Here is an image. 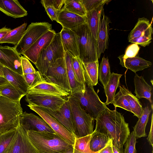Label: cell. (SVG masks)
Returning a JSON list of instances; mask_svg holds the SVG:
<instances>
[{"instance_id": "d6a6232c", "label": "cell", "mask_w": 153, "mask_h": 153, "mask_svg": "<svg viewBox=\"0 0 153 153\" xmlns=\"http://www.w3.org/2000/svg\"><path fill=\"white\" fill-rule=\"evenodd\" d=\"M0 95L13 101H20L26 94L10 83L0 85Z\"/></svg>"}, {"instance_id": "9a60e30c", "label": "cell", "mask_w": 153, "mask_h": 153, "mask_svg": "<svg viewBox=\"0 0 153 153\" xmlns=\"http://www.w3.org/2000/svg\"><path fill=\"white\" fill-rule=\"evenodd\" d=\"M0 63L4 66L23 75L21 56L13 47L0 45Z\"/></svg>"}, {"instance_id": "52a82bcc", "label": "cell", "mask_w": 153, "mask_h": 153, "mask_svg": "<svg viewBox=\"0 0 153 153\" xmlns=\"http://www.w3.org/2000/svg\"><path fill=\"white\" fill-rule=\"evenodd\" d=\"M69 100L74 121L73 134L79 138L91 134L94 132V119L80 106L78 101L72 95L67 97Z\"/></svg>"}, {"instance_id": "4dcf8cb0", "label": "cell", "mask_w": 153, "mask_h": 153, "mask_svg": "<svg viewBox=\"0 0 153 153\" xmlns=\"http://www.w3.org/2000/svg\"><path fill=\"white\" fill-rule=\"evenodd\" d=\"M85 80L90 82L93 86L98 83L99 72L98 60L86 63L83 62Z\"/></svg>"}, {"instance_id": "4fadbf2b", "label": "cell", "mask_w": 153, "mask_h": 153, "mask_svg": "<svg viewBox=\"0 0 153 153\" xmlns=\"http://www.w3.org/2000/svg\"><path fill=\"white\" fill-rule=\"evenodd\" d=\"M6 153H39L20 125L15 138Z\"/></svg>"}, {"instance_id": "f1b7e54d", "label": "cell", "mask_w": 153, "mask_h": 153, "mask_svg": "<svg viewBox=\"0 0 153 153\" xmlns=\"http://www.w3.org/2000/svg\"><path fill=\"white\" fill-rule=\"evenodd\" d=\"M144 111L142 115L139 118L138 121L133 127L134 132L136 137L140 138L146 137L147 134L145 132L146 124L148 121L150 114L153 110V104H151V108L148 106L143 108Z\"/></svg>"}, {"instance_id": "4316f807", "label": "cell", "mask_w": 153, "mask_h": 153, "mask_svg": "<svg viewBox=\"0 0 153 153\" xmlns=\"http://www.w3.org/2000/svg\"><path fill=\"white\" fill-rule=\"evenodd\" d=\"M119 88L120 90L128 100L131 109V112L134 116L139 118L143 114L144 109L139 100L124 85H120Z\"/></svg>"}, {"instance_id": "3957f363", "label": "cell", "mask_w": 153, "mask_h": 153, "mask_svg": "<svg viewBox=\"0 0 153 153\" xmlns=\"http://www.w3.org/2000/svg\"><path fill=\"white\" fill-rule=\"evenodd\" d=\"M22 113L20 101H13L0 95V134L17 129Z\"/></svg>"}, {"instance_id": "db71d44e", "label": "cell", "mask_w": 153, "mask_h": 153, "mask_svg": "<svg viewBox=\"0 0 153 153\" xmlns=\"http://www.w3.org/2000/svg\"><path fill=\"white\" fill-rule=\"evenodd\" d=\"M8 82L4 77L0 76V85L6 84Z\"/></svg>"}, {"instance_id": "e0dca14e", "label": "cell", "mask_w": 153, "mask_h": 153, "mask_svg": "<svg viewBox=\"0 0 153 153\" xmlns=\"http://www.w3.org/2000/svg\"><path fill=\"white\" fill-rule=\"evenodd\" d=\"M56 22L62 28L72 30L86 23V17L73 13L63 7L59 11Z\"/></svg>"}, {"instance_id": "603a6c76", "label": "cell", "mask_w": 153, "mask_h": 153, "mask_svg": "<svg viewBox=\"0 0 153 153\" xmlns=\"http://www.w3.org/2000/svg\"><path fill=\"white\" fill-rule=\"evenodd\" d=\"M4 77L15 88L26 94L29 89L23 75L5 67L3 68Z\"/></svg>"}, {"instance_id": "ba28073f", "label": "cell", "mask_w": 153, "mask_h": 153, "mask_svg": "<svg viewBox=\"0 0 153 153\" xmlns=\"http://www.w3.org/2000/svg\"><path fill=\"white\" fill-rule=\"evenodd\" d=\"M51 30L52 25L48 22L32 23L27 27L19 42L13 48L19 54H22L39 38Z\"/></svg>"}, {"instance_id": "30bf717a", "label": "cell", "mask_w": 153, "mask_h": 153, "mask_svg": "<svg viewBox=\"0 0 153 153\" xmlns=\"http://www.w3.org/2000/svg\"><path fill=\"white\" fill-rule=\"evenodd\" d=\"M27 106L45 120L57 135L74 146L75 137L73 133L41 107L29 104Z\"/></svg>"}, {"instance_id": "11a10c76", "label": "cell", "mask_w": 153, "mask_h": 153, "mask_svg": "<svg viewBox=\"0 0 153 153\" xmlns=\"http://www.w3.org/2000/svg\"><path fill=\"white\" fill-rule=\"evenodd\" d=\"M4 66L0 63V76L4 77L3 74V68Z\"/></svg>"}, {"instance_id": "5bb4252c", "label": "cell", "mask_w": 153, "mask_h": 153, "mask_svg": "<svg viewBox=\"0 0 153 153\" xmlns=\"http://www.w3.org/2000/svg\"><path fill=\"white\" fill-rule=\"evenodd\" d=\"M56 33L53 30L48 31L22 54L35 64L40 52L43 50L46 49L49 46Z\"/></svg>"}, {"instance_id": "d4e9b609", "label": "cell", "mask_w": 153, "mask_h": 153, "mask_svg": "<svg viewBox=\"0 0 153 153\" xmlns=\"http://www.w3.org/2000/svg\"><path fill=\"white\" fill-rule=\"evenodd\" d=\"M135 86L134 93L136 97L139 98H145L152 104L151 98L152 87L146 82L143 77L136 74L134 78Z\"/></svg>"}, {"instance_id": "d590c367", "label": "cell", "mask_w": 153, "mask_h": 153, "mask_svg": "<svg viewBox=\"0 0 153 153\" xmlns=\"http://www.w3.org/2000/svg\"><path fill=\"white\" fill-rule=\"evenodd\" d=\"M110 68L108 57L102 59L99 69L98 76L100 81L104 88L106 85L111 75Z\"/></svg>"}, {"instance_id": "277c9868", "label": "cell", "mask_w": 153, "mask_h": 153, "mask_svg": "<svg viewBox=\"0 0 153 153\" xmlns=\"http://www.w3.org/2000/svg\"><path fill=\"white\" fill-rule=\"evenodd\" d=\"M76 34L79 52V58L83 63L98 60L97 42L86 23L71 30Z\"/></svg>"}, {"instance_id": "f5cc1de1", "label": "cell", "mask_w": 153, "mask_h": 153, "mask_svg": "<svg viewBox=\"0 0 153 153\" xmlns=\"http://www.w3.org/2000/svg\"><path fill=\"white\" fill-rule=\"evenodd\" d=\"M112 148L113 153H124L123 148L118 149L113 145Z\"/></svg>"}, {"instance_id": "7bdbcfd3", "label": "cell", "mask_w": 153, "mask_h": 153, "mask_svg": "<svg viewBox=\"0 0 153 153\" xmlns=\"http://www.w3.org/2000/svg\"><path fill=\"white\" fill-rule=\"evenodd\" d=\"M87 12L98 7L107 4L111 1L108 0H80Z\"/></svg>"}, {"instance_id": "484cf974", "label": "cell", "mask_w": 153, "mask_h": 153, "mask_svg": "<svg viewBox=\"0 0 153 153\" xmlns=\"http://www.w3.org/2000/svg\"><path fill=\"white\" fill-rule=\"evenodd\" d=\"M119 59L120 64L123 67L131 70L135 73L138 71L150 67L152 65L151 62L137 56L124 59Z\"/></svg>"}, {"instance_id": "7a4b0ae2", "label": "cell", "mask_w": 153, "mask_h": 153, "mask_svg": "<svg viewBox=\"0 0 153 153\" xmlns=\"http://www.w3.org/2000/svg\"><path fill=\"white\" fill-rule=\"evenodd\" d=\"M27 134L39 153H63L74 149L56 134L48 132L28 131Z\"/></svg>"}, {"instance_id": "5b68a950", "label": "cell", "mask_w": 153, "mask_h": 153, "mask_svg": "<svg viewBox=\"0 0 153 153\" xmlns=\"http://www.w3.org/2000/svg\"><path fill=\"white\" fill-rule=\"evenodd\" d=\"M65 53L60 33H56L49 46L40 52L35 65L38 71L45 76L49 66L58 59L64 58Z\"/></svg>"}, {"instance_id": "7dc6e473", "label": "cell", "mask_w": 153, "mask_h": 153, "mask_svg": "<svg viewBox=\"0 0 153 153\" xmlns=\"http://www.w3.org/2000/svg\"><path fill=\"white\" fill-rule=\"evenodd\" d=\"M65 0H43L41 1V3L45 7L51 6L58 10H60L64 4Z\"/></svg>"}, {"instance_id": "6da1fadb", "label": "cell", "mask_w": 153, "mask_h": 153, "mask_svg": "<svg viewBox=\"0 0 153 153\" xmlns=\"http://www.w3.org/2000/svg\"><path fill=\"white\" fill-rule=\"evenodd\" d=\"M95 120L94 132L106 135L111 140L113 146L118 149L123 148L130 134L128 124L123 116L116 108L111 110L106 107Z\"/></svg>"}, {"instance_id": "8d00e7d4", "label": "cell", "mask_w": 153, "mask_h": 153, "mask_svg": "<svg viewBox=\"0 0 153 153\" xmlns=\"http://www.w3.org/2000/svg\"><path fill=\"white\" fill-rule=\"evenodd\" d=\"M71 56L72 68L77 80L85 86V79L83 62L79 57Z\"/></svg>"}, {"instance_id": "1f68e13d", "label": "cell", "mask_w": 153, "mask_h": 153, "mask_svg": "<svg viewBox=\"0 0 153 153\" xmlns=\"http://www.w3.org/2000/svg\"><path fill=\"white\" fill-rule=\"evenodd\" d=\"M27 25V23H24L18 27L11 30L0 40V44L7 43L12 44L15 46L17 45L23 36Z\"/></svg>"}, {"instance_id": "ab89813d", "label": "cell", "mask_w": 153, "mask_h": 153, "mask_svg": "<svg viewBox=\"0 0 153 153\" xmlns=\"http://www.w3.org/2000/svg\"><path fill=\"white\" fill-rule=\"evenodd\" d=\"M91 134L79 138H75L74 148L84 153H94L90 148V141Z\"/></svg>"}, {"instance_id": "816d5d0a", "label": "cell", "mask_w": 153, "mask_h": 153, "mask_svg": "<svg viewBox=\"0 0 153 153\" xmlns=\"http://www.w3.org/2000/svg\"><path fill=\"white\" fill-rule=\"evenodd\" d=\"M11 30L10 28L5 27L0 29V40L3 39Z\"/></svg>"}, {"instance_id": "2e32d148", "label": "cell", "mask_w": 153, "mask_h": 153, "mask_svg": "<svg viewBox=\"0 0 153 153\" xmlns=\"http://www.w3.org/2000/svg\"><path fill=\"white\" fill-rule=\"evenodd\" d=\"M41 108L55 118L70 131L74 133V117L70 102L68 98L66 102L58 110L54 111L49 109Z\"/></svg>"}, {"instance_id": "f546056e", "label": "cell", "mask_w": 153, "mask_h": 153, "mask_svg": "<svg viewBox=\"0 0 153 153\" xmlns=\"http://www.w3.org/2000/svg\"><path fill=\"white\" fill-rule=\"evenodd\" d=\"M111 141V140L106 135L93 132L90 141V149L94 153H98Z\"/></svg>"}, {"instance_id": "83f0119b", "label": "cell", "mask_w": 153, "mask_h": 153, "mask_svg": "<svg viewBox=\"0 0 153 153\" xmlns=\"http://www.w3.org/2000/svg\"><path fill=\"white\" fill-rule=\"evenodd\" d=\"M122 75L113 72L111 74L109 79L104 87L107 99L106 105L112 104L117 89L119 85L120 79Z\"/></svg>"}, {"instance_id": "9c48e42d", "label": "cell", "mask_w": 153, "mask_h": 153, "mask_svg": "<svg viewBox=\"0 0 153 153\" xmlns=\"http://www.w3.org/2000/svg\"><path fill=\"white\" fill-rule=\"evenodd\" d=\"M45 80L68 93L71 89L67 76L65 57L58 59L50 65L45 76Z\"/></svg>"}, {"instance_id": "ffe728a7", "label": "cell", "mask_w": 153, "mask_h": 153, "mask_svg": "<svg viewBox=\"0 0 153 153\" xmlns=\"http://www.w3.org/2000/svg\"><path fill=\"white\" fill-rule=\"evenodd\" d=\"M0 11L14 18L26 16L27 11L17 0H0Z\"/></svg>"}, {"instance_id": "8fae6325", "label": "cell", "mask_w": 153, "mask_h": 153, "mask_svg": "<svg viewBox=\"0 0 153 153\" xmlns=\"http://www.w3.org/2000/svg\"><path fill=\"white\" fill-rule=\"evenodd\" d=\"M25 96L28 104L54 111L59 110L67 100L59 96L31 93H27Z\"/></svg>"}, {"instance_id": "6f0895ef", "label": "cell", "mask_w": 153, "mask_h": 153, "mask_svg": "<svg viewBox=\"0 0 153 153\" xmlns=\"http://www.w3.org/2000/svg\"><path fill=\"white\" fill-rule=\"evenodd\" d=\"M74 149H71L63 153H73Z\"/></svg>"}, {"instance_id": "7c38bea8", "label": "cell", "mask_w": 153, "mask_h": 153, "mask_svg": "<svg viewBox=\"0 0 153 153\" xmlns=\"http://www.w3.org/2000/svg\"><path fill=\"white\" fill-rule=\"evenodd\" d=\"M19 125L26 132L32 131L39 132H46L56 134L41 117L26 111L23 112L20 117Z\"/></svg>"}, {"instance_id": "60d3db41", "label": "cell", "mask_w": 153, "mask_h": 153, "mask_svg": "<svg viewBox=\"0 0 153 153\" xmlns=\"http://www.w3.org/2000/svg\"><path fill=\"white\" fill-rule=\"evenodd\" d=\"M23 75L29 88L45 80V78L38 71H36L34 73L24 74Z\"/></svg>"}, {"instance_id": "681fc988", "label": "cell", "mask_w": 153, "mask_h": 153, "mask_svg": "<svg viewBox=\"0 0 153 153\" xmlns=\"http://www.w3.org/2000/svg\"><path fill=\"white\" fill-rule=\"evenodd\" d=\"M153 114L152 113L151 117V124L150 131L148 136L147 139L149 144L152 146H153Z\"/></svg>"}, {"instance_id": "cb8c5ba5", "label": "cell", "mask_w": 153, "mask_h": 153, "mask_svg": "<svg viewBox=\"0 0 153 153\" xmlns=\"http://www.w3.org/2000/svg\"><path fill=\"white\" fill-rule=\"evenodd\" d=\"M103 11V5L87 12L86 23L94 39L97 40L101 17Z\"/></svg>"}, {"instance_id": "74e56055", "label": "cell", "mask_w": 153, "mask_h": 153, "mask_svg": "<svg viewBox=\"0 0 153 153\" xmlns=\"http://www.w3.org/2000/svg\"><path fill=\"white\" fill-rule=\"evenodd\" d=\"M17 129L0 134V153H6L15 136Z\"/></svg>"}, {"instance_id": "44dd1931", "label": "cell", "mask_w": 153, "mask_h": 153, "mask_svg": "<svg viewBox=\"0 0 153 153\" xmlns=\"http://www.w3.org/2000/svg\"><path fill=\"white\" fill-rule=\"evenodd\" d=\"M27 93L51 95L63 97L70 95L69 93L45 80L29 88Z\"/></svg>"}, {"instance_id": "f907efd6", "label": "cell", "mask_w": 153, "mask_h": 153, "mask_svg": "<svg viewBox=\"0 0 153 153\" xmlns=\"http://www.w3.org/2000/svg\"><path fill=\"white\" fill-rule=\"evenodd\" d=\"M112 146V141H111L98 153H113Z\"/></svg>"}, {"instance_id": "e575fe53", "label": "cell", "mask_w": 153, "mask_h": 153, "mask_svg": "<svg viewBox=\"0 0 153 153\" xmlns=\"http://www.w3.org/2000/svg\"><path fill=\"white\" fill-rule=\"evenodd\" d=\"M151 23L147 18L144 17L139 18L134 27L129 34L128 40L141 36L148 28Z\"/></svg>"}, {"instance_id": "ee69618b", "label": "cell", "mask_w": 153, "mask_h": 153, "mask_svg": "<svg viewBox=\"0 0 153 153\" xmlns=\"http://www.w3.org/2000/svg\"><path fill=\"white\" fill-rule=\"evenodd\" d=\"M136 142V137L133 131L130 134L125 143L124 153H137V151L135 148Z\"/></svg>"}, {"instance_id": "7402d4cb", "label": "cell", "mask_w": 153, "mask_h": 153, "mask_svg": "<svg viewBox=\"0 0 153 153\" xmlns=\"http://www.w3.org/2000/svg\"><path fill=\"white\" fill-rule=\"evenodd\" d=\"M68 77L70 86V95L77 93H84L85 86L77 80L73 71L71 63V54L68 51L65 52V57Z\"/></svg>"}, {"instance_id": "8992f818", "label": "cell", "mask_w": 153, "mask_h": 153, "mask_svg": "<svg viewBox=\"0 0 153 153\" xmlns=\"http://www.w3.org/2000/svg\"><path fill=\"white\" fill-rule=\"evenodd\" d=\"M72 95L78 101L83 110L94 120L107 107L105 103L100 100L93 86L87 80H85L84 92L77 93Z\"/></svg>"}, {"instance_id": "b9f144b4", "label": "cell", "mask_w": 153, "mask_h": 153, "mask_svg": "<svg viewBox=\"0 0 153 153\" xmlns=\"http://www.w3.org/2000/svg\"><path fill=\"white\" fill-rule=\"evenodd\" d=\"M112 104L115 108L119 107L128 111L131 112L128 100L120 90L115 94Z\"/></svg>"}, {"instance_id": "ac0fdd59", "label": "cell", "mask_w": 153, "mask_h": 153, "mask_svg": "<svg viewBox=\"0 0 153 153\" xmlns=\"http://www.w3.org/2000/svg\"><path fill=\"white\" fill-rule=\"evenodd\" d=\"M97 37V53L98 59L101 53L108 48L109 23L111 22L108 17L102 13Z\"/></svg>"}, {"instance_id": "d6986e66", "label": "cell", "mask_w": 153, "mask_h": 153, "mask_svg": "<svg viewBox=\"0 0 153 153\" xmlns=\"http://www.w3.org/2000/svg\"><path fill=\"white\" fill-rule=\"evenodd\" d=\"M62 42L65 52L72 56L79 57V52L75 33L71 30L62 28L60 32Z\"/></svg>"}, {"instance_id": "836d02e7", "label": "cell", "mask_w": 153, "mask_h": 153, "mask_svg": "<svg viewBox=\"0 0 153 153\" xmlns=\"http://www.w3.org/2000/svg\"><path fill=\"white\" fill-rule=\"evenodd\" d=\"M63 8L79 16H86L87 11L80 0H65Z\"/></svg>"}, {"instance_id": "c3c4849f", "label": "cell", "mask_w": 153, "mask_h": 153, "mask_svg": "<svg viewBox=\"0 0 153 153\" xmlns=\"http://www.w3.org/2000/svg\"><path fill=\"white\" fill-rule=\"evenodd\" d=\"M47 13L52 21H56L60 10L56 9L54 7L49 6L45 7Z\"/></svg>"}, {"instance_id": "9f6ffc18", "label": "cell", "mask_w": 153, "mask_h": 153, "mask_svg": "<svg viewBox=\"0 0 153 153\" xmlns=\"http://www.w3.org/2000/svg\"><path fill=\"white\" fill-rule=\"evenodd\" d=\"M73 153H85L80 152L75 149H74Z\"/></svg>"}, {"instance_id": "bcb514c9", "label": "cell", "mask_w": 153, "mask_h": 153, "mask_svg": "<svg viewBox=\"0 0 153 153\" xmlns=\"http://www.w3.org/2000/svg\"><path fill=\"white\" fill-rule=\"evenodd\" d=\"M21 62L23 75L34 73L36 71L29 59L25 57L21 56Z\"/></svg>"}, {"instance_id": "f35d334b", "label": "cell", "mask_w": 153, "mask_h": 153, "mask_svg": "<svg viewBox=\"0 0 153 153\" xmlns=\"http://www.w3.org/2000/svg\"><path fill=\"white\" fill-rule=\"evenodd\" d=\"M151 24L141 36L137 38L129 40L128 42L144 47L149 45L151 42L152 39V35L153 33V29Z\"/></svg>"}, {"instance_id": "f6af8a7d", "label": "cell", "mask_w": 153, "mask_h": 153, "mask_svg": "<svg viewBox=\"0 0 153 153\" xmlns=\"http://www.w3.org/2000/svg\"><path fill=\"white\" fill-rule=\"evenodd\" d=\"M140 48L138 45L133 43L129 45L127 48L125 54L118 57L119 59H124L128 58L133 57L137 56Z\"/></svg>"}]
</instances>
